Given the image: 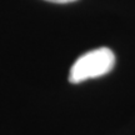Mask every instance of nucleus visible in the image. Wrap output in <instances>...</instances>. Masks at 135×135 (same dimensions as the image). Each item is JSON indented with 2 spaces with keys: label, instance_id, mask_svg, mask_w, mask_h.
<instances>
[{
  "label": "nucleus",
  "instance_id": "obj_1",
  "mask_svg": "<svg viewBox=\"0 0 135 135\" xmlns=\"http://www.w3.org/2000/svg\"><path fill=\"white\" fill-rule=\"evenodd\" d=\"M115 65V55L109 48H98L79 56L69 73V81L79 84L88 79L103 76Z\"/></svg>",
  "mask_w": 135,
  "mask_h": 135
},
{
  "label": "nucleus",
  "instance_id": "obj_2",
  "mask_svg": "<svg viewBox=\"0 0 135 135\" xmlns=\"http://www.w3.org/2000/svg\"><path fill=\"white\" fill-rule=\"evenodd\" d=\"M46 1L56 3V4H66V3H73V1H75V0H46Z\"/></svg>",
  "mask_w": 135,
  "mask_h": 135
}]
</instances>
